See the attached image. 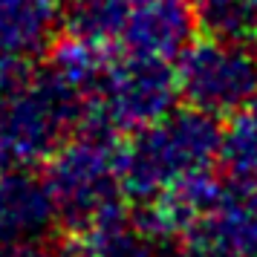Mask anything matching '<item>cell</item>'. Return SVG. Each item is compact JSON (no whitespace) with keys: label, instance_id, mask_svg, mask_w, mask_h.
<instances>
[{"label":"cell","instance_id":"cell-13","mask_svg":"<svg viewBox=\"0 0 257 257\" xmlns=\"http://www.w3.org/2000/svg\"><path fill=\"white\" fill-rule=\"evenodd\" d=\"M254 52H257V41H254Z\"/></svg>","mask_w":257,"mask_h":257},{"label":"cell","instance_id":"cell-3","mask_svg":"<svg viewBox=\"0 0 257 257\" xmlns=\"http://www.w3.org/2000/svg\"><path fill=\"white\" fill-rule=\"evenodd\" d=\"M90 98L52 67H32L12 93L0 98V171L35 168L84 124Z\"/></svg>","mask_w":257,"mask_h":257},{"label":"cell","instance_id":"cell-1","mask_svg":"<svg viewBox=\"0 0 257 257\" xmlns=\"http://www.w3.org/2000/svg\"><path fill=\"white\" fill-rule=\"evenodd\" d=\"M121 133L98 118L84 124L47 159V179L58 225L70 234H81L98 225L124 220L127 188L121 176Z\"/></svg>","mask_w":257,"mask_h":257},{"label":"cell","instance_id":"cell-6","mask_svg":"<svg viewBox=\"0 0 257 257\" xmlns=\"http://www.w3.org/2000/svg\"><path fill=\"white\" fill-rule=\"evenodd\" d=\"M168 257H257V185L225 179L205 214L165 248Z\"/></svg>","mask_w":257,"mask_h":257},{"label":"cell","instance_id":"cell-8","mask_svg":"<svg viewBox=\"0 0 257 257\" xmlns=\"http://www.w3.org/2000/svg\"><path fill=\"white\" fill-rule=\"evenodd\" d=\"M55 225L58 211L44 174H32V168L0 171V240L49 243Z\"/></svg>","mask_w":257,"mask_h":257},{"label":"cell","instance_id":"cell-12","mask_svg":"<svg viewBox=\"0 0 257 257\" xmlns=\"http://www.w3.org/2000/svg\"><path fill=\"white\" fill-rule=\"evenodd\" d=\"M0 257H55L49 243H15L0 240Z\"/></svg>","mask_w":257,"mask_h":257},{"label":"cell","instance_id":"cell-7","mask_svg":"<svg viewBox=\"0 0 257 257\" xmlns=\"http://www.w3.org/2000/svg\"><path fill=\"white\" fill-rule=\"evenodd\" d=\"M199 29L194 0H130L118 41L124 49L176 61Z\"/></svg>","mask_w":257,"mask_h":257},{"label":"cell","instance_id":"cell-10","mask_svg":"<svg viewBox=\"0 0 257 257\" xmlns=\"http://www.w3.org/2000/svg\"><path fill=\"white\" fill-rule=\"evenodd\" d=\"M55 257H168L165 248L136 222L124 220L72 234Z\"/></svg>","mask_w":257,"mask_h":257},{"label":"cell","instance_id":"cell-9","mask_svg":"<svg viewBox=\"0 0 257 257\" xmlns=\"http://www.w3.org/2000/svg\"><path fill=\"white\" fill-rule=\"evenodd\" d=\"M64 29V0H0V52L32 61L52 49Z\"/></svg>","mask_w":257,"mask_h":257},{"label":"cell","instance_id":"cell-11","mask_svg":"<svg viewBox=\"0 0 257 257\" xmlns=\"http://www.w3.org/2000/svg\"><path fill=\"white\" fill-rule=\"evenodd\" d=\"M194 12L208 35L257 41V0H194Z\"/></svg>","mask_w":257,"mask_h":257},{"label":"cell","instance_id":"cell-5","mask_svg":"<svg viewBox=\"0 0 257 257\" xmlns=\"http://www.w3.org/2000/svg\"><path fill=\"white\" fill-rule=\"evenodd\" d=\"M179 98V78L171 61L124 49L110 61L98 90L90 98L87 118H98L118 133H133L171 113Z\"/></svg>","mask_w":257,"mask_h":257},{"label":"cell","instance_id":"cell-4","mask_svg":"<svg viewBox=\"0 0 257 257\" xmlns=\"http://www.w3.org/2000/svg\"><path fill=\"white\" fill-rule=\"evenodd\" d=\"M182 101L211 116H234L257 101V52L248 41L208 35L176 58Z\"/></svg>","mask_w":257,"mask_h":257},{"label":"cell","instance_id":"cell-2","mask_svg":"<svg viewBox=\"0 0 257 257\" xmlns=\"http://www.w3.org/2000/svg\"><path fill=\"white\" fill-rule=\"evenodd\" d=\"M222 153L220 118L197 107L171 113L133 130L121 151V176L133 202L162 194L188 176L214 171Z\"/></svg>","mask_w":257,"mask_h":257}]
</instances>
